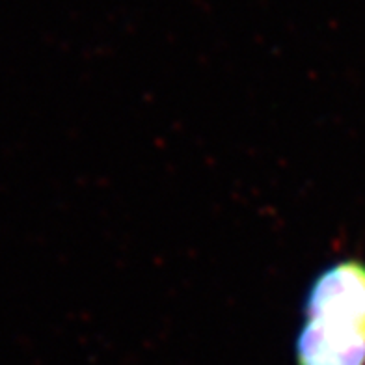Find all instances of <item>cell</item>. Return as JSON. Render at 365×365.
<instances>
[{
	"label": "cell",
	"mask_w": 365,
	"mask_h": 365,
	"mask_svg": "<svg viewBox=\"0 0 365 365\" xmlns=\"http://www.w3.org/2000/svg\"><path fill=\"white\" fill-rule=\"evenodd\" d=\"M297 365H365V261L328 264L309 285Z\"/></svg>",
	"instance_id": "1"
}]
</instances>
